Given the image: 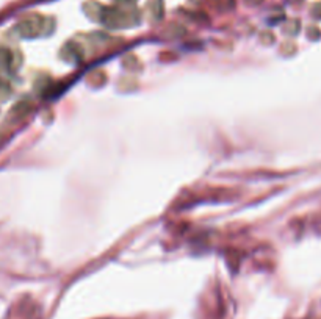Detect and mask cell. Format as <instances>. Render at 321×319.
<instances>
[{"label":"cell","mask_w":321,"mask_h":319,"mask_svg":"<svg viewBox=\"0 0 321 319\" xmlns=\"http://www.w3.org/2000/svg\"><path fill=\"white\" fill-rule=\"evenodd\" d=\"M249 2H251V0H249ZM257 2H262V0H254V4H257Z\"/></svg>","instance_id":"2"},{"label":"cell","mask_w":321,"mask_h":319,"mask_svg":"<svg viewBox=\"0 0 321 319\" xmlns=\"http://www.w3.org/2000/svg\"><path fill=\"white\" fill-rule=\"evenodd\" d=\"M313 16L318 17V19H321V2L313 7Z\"/></svg>","instance_id":"1"}]
</instances>
